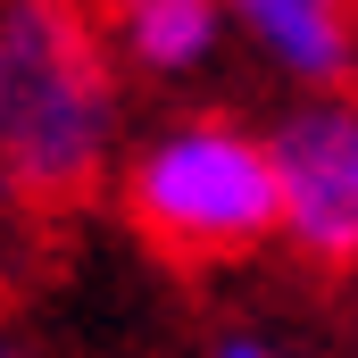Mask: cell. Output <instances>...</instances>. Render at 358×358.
Here are the masks:
<instances>
[{
	"mask_svg": "<svg viewBox=\"0 0 358 358\" xmlns=\"http://www.w3.org/2000/svg\"><path fill=\"white\" fill-rule=\"evenodd\" d=\"M125 59L84 0H0V200L76 208L117 176Z\"/></svg>",
	"mask_w": 358,
	"mask_h": 358,
	"instance_id": "obj_1",
	"label": "cell"
},
{
	"mask_svg": "<svg viewBox=\"0 0 358 358\" xmlns=\"http://www.w3.org/2000/svg\"><path fill=\"white\" fill-rule=\"evenodd\" d=\"M117 200H125V225L176 267H234L275 250L283 234L267 125H242L225 108H183L134 134L117 159Z\"/></svg>",
	"mask_w": 358,
	"mask_h": 358,
	"instance_id": "obj_2",
	"label": "cell"
},
{
	"mask_svg": "<svg viewBox=\"0 0 358 358\" xmlns=\"http://www.w3.org/2000/svg\"><path fill=\"white\" fill-rule=\"evenodd\" d=\"M275 183H283V234L308 275H358V92H292L267 125Z\"/></svg>",
	"mask_w": 358,
	"mask_h": 358,
	"instance_id": "obj_3",
	"label": "cell"
},
{
	"mask_svg": "<svg viewBox=\"0 0 358 358\" xmlns=\"http://www.w3.org/2000/svg\"><path fill=\"white\" fill-rule=\"evenodd\" d=\"M234 34L292 92L358 84V0H234Z\"/></svg>",
	"mask_w": 358,
	"mask_h": 358,
	"instance_id": "obj_4",
	"label": "cell"
},
{
	"mask_svg": "<svg viewBox=\"0 0 358 358\" xmlns=\"http://www.w3.org/2000/svg\"><path fill=\"white\" fill-rule=\"evenodd\" d=\"M100 25L125 76L183 84L234 42V0H100Z\"/></svg>",
	"mask_w": 358,
	"mask_h": 358,
	"instance_id": "obj_5",
	"label": "cell"
}]
</instances>
